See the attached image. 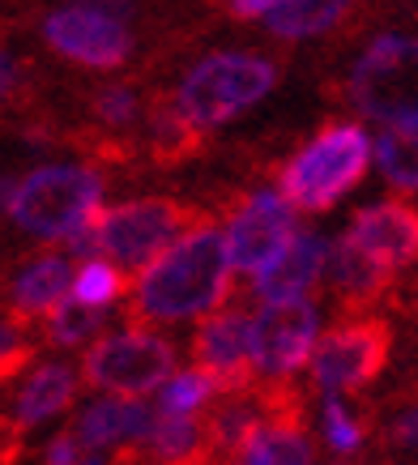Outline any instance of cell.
I'll return each instance as SVG.
<instances>
[{"label": "cell", "mask_w": 418, "mask_h": 465, "mask_svg": "<svg viewBox=\"0 0 418 465\" xmlns=\"http://www.w3.org/2000/svg\"><path fill=\"white\" fill-rule=\"evenodd\" d=\"M231 273L235 265H231L226 231L196 223L154 265L137 273L128 316L141 324H175L209 316L231 291Z\"/></svg>", "instance_id": "cell-1"}, {"label": "cell", "mask_w": 418, "mask_h": 465, "mask_svg": "<svg viewBox=\"0 0 418 465\" xmlns=\"http://www.w3.org/2000/svg\"><path fill=\"white\" fill-rule=\"evenodd\" d=\"M372 163V142L359 124H329L282 167L278 193L294 210H329L363 180Z\"/></svg>", "instance_id": "cell-2"}, {"label": "cell", "mask_w": 418, "mask_h": 465, "mask_svg": "<svg viewBox=\"0 0 418 465\" xmlns=\"http://www.w3.org/2000/svg\"><path fill=\"white\" fill-rule=\"evenodd\" d=\"M103 210V180L90 167H39L14 183V223L47 243H69Z\"/></svg>", "instance_id": "cell-3"}, {"label": "cell", "mask_w": 418, "mask_h": 465, "mask_svg": "<svg viewBox=\"0 0 418 465\" xmlns=\"http://www.w3.org/2000/svg\"><path fill=\"white\" fill-rule=\"evenodd\" d=\"M278 82V64L256 52H218L205 56L180 82V107L196 128H218L261 103Z\"/></svg>", "instance_id": "cell-4"}, {"label": "cell", "mask_w": 418, "mask_h": 465, "mask_svg": "<svg viewBox=\"0 0 418 465\" xmlns=\"http://www.w3.org/2000/svg\"><path fill=\"white\" fill-rule=\"evenodd\" d=\"M350 103L380 124H418V39L380 35L350 69Z\"/></svg>", "instance_id": "cell-5"}, {"label": "cell", "mask_w": 418, "mask_h": 465, "mask_svg": "<svg viewBox=\"0 0 418 465\" xmlns=\"http://www.w3.org/2000/svg\"><path fill=\"white\" fill-rule=\"evenodd\" d=\"M171 371H175L171 341L158 338L145 324H133V329L98 338L85 351L82 381L112 397H145L154 389H163L171 381Z\"/></svg>", "instance_id": "cell-6"}, {"label": "cell", "mask_w": 418, "mask_h": 465, "mask_svg": "<svg viewBox=\"0 0 418 465\" xmlns=\"http://www.w3.org/2000/svg\"><path fill=\"white\" fill-rule=\"evenodd\" d=\"M193 218L196 213L175 201H128V205L98 210V256L128 269H145L184 231H193Z\"/></svg>", "instance_id": "cell-7"}, {"label": "cell", "mask_w": 418, "mask_h": 465, "mask_svg": "<svg viewBox=\"0 0 418 465\" xmlns=\"http://www.w3.org/2000/svg\"><path fill=\"white\" fill-rule=\"evenodd\" d=\"M389 324L350 321L321 333V346L312 354V384L321 393H354L372 384L389 363Z\"/></svg>", "instance_id": "cell-8"}, {"label": "cell", "mask_w": 418, "mask_h": 465, "mask_svg": "<svg viewBox=\"0 0 418 465\" xmlns=\"http://www.w3.org/2000/svg\"><path fill=\"white\" fill-rule=\"evenodd\" d=\"M321 346V312L307 299L265 303L252 316V354L265 381H291L294 371L312 363Z\"/></svg>", "instance_id": "cell-9"}, {"label": "cell", "mask_w": 418, "mask_h": 465, "mask_svg": "<svg viewBox=\"0 0 418 465\" xmlns=\"http://www.w3.org/2000/svg\"><path fill=\"white\" fill-rule=\"evenodd\" d=\"M294 205L282 193H256L231 213L226 223V248L231 265L244 273H265L286 248L294 243Z\"/></svg>", "instance_id": "cell-10"}, {"label": "cell", "mask_w": 418, "mask_h": 465, "mask_svg": "<svg viewBox=\"0 0 418 465\" xmlns=\"http://www.w3.org/2000/svg\"><path fill=\"white\" fill-rule=\"evenodd\" d=\"M43 35L65 60L82 69H120L133 52V35L112 14H98L85 5H69L43 22Z\"/></svg>", "instance_id": "cell-11"}, {"label": "cell", "mask_w": 418, "mask_h": 465, "mask_svg": "<svg viewBox=\"0 0 418 465\" xmlns=\"http://www.w3.org/2000/svg\"><path fill=\"white\" fill-rule=\"evenodd\" d=\"M196 371H205L223 393H239L248 376L256 371V354H252V316L239 312H218L196 329L193 341Z\"/></svg>", "instance_id": "cell-12"}, {"label": "cell", "mask_w": 418, "mask_h": 465, "mask_svg": "<svg viewBox=\"0 0 418 465\" xmlns=\"http://www.w3.org/2000/svg\"><path fill=\"white\" fill-rule=\"evenodd\" d=\"M350 243H359L363 252L372 256L376 265L405 269L418 261V210L405 205V201H380V205H367L350 218L346 231Z\"/></svg>", "instance_id": "cell-13"}, {"label": "cell", "mask_w": 418, "mask_h": 465, "mask_svg": "<svg viewBox=\"0 0 418 465\" xmlns=\"http://www.w3.org/2000/svg\"><path fill=\"white\" fill-rule=\"evenodd\" d=\"M324 261H329V243L321 235H294V243L286 252L265 269V273H256V299H265V303H291V299H307V291L321 282L324 273Z\"/></svg>", "instance_id": "cell-14"}, {"label": "cell", "mask_w": 418, "mask_h": 465, "mask_svg": "<svg viewBox=\"0 0 418 465\" xmlns=\"http://www.w3.org/2000/svg\"><path fill=\"white\" fill-rule=\"evenodd\" d=\"M73 299V269L65 256L47 252V256H35L26 265L14 273L9 282V308L30 321V316H52V312Z\"/></svg>", "instance_id": "cell-15"}, {"label": "cell", "mask_w": 418, "mask_h": 465, "mask_svg": "<svg viewBox=\"0 0 418 465\" xmlns=\"http://www.w3.org/2000/svg\"><path fill=\"white\" fill-rule=\"evenodd\" d=\"M82 381L73 376V367L65 363H43L26 376V384L14 397V423L17 427H39L43 419H52L60 410L73 406Z\"/></svg>", "instance_id": "cell-16"}, {"label": "cell", "mask_w": 418, "mask_h": 465, "mask_svg": "<svg viewBox=\"0 0 418 465\" xmlns=\"http://www.w3.org/2000/svg\"><path fill=\"white\" fill-rule=\"evenodd\" d=\"M324 278H329V286L346 299L350 308H363V303H372V299L384 295V286H389V269L376 265L359 243L337 240V243H329Z\"/></svg>", "instance_id": "cell-17"}, {"label": "cell", "mask_w": 418, "mask_h": 465, "mask_svg": "<svg viewBox=\"0 0 418 465\" xmlns=\"http://www.w3.org/2000/svg\"><path fill=\"white\" fill-rule=\"evenodd\" d=\"M235 457L239 465H312V444L294 419H265Z\"/></svg>", "instance_id": "cell-18"}, {"label": "cell", "mask_w": 418, "mask_h": 465, "mask_svg": "<svg viewBox=\"0 0 418 465\" xmlns=\"http://www.w3.org/2000/svg\"><path fill=\"white\" fill-rule=\"evenodd\" d=\"M205 444H209V427L201 419H180V414H163L154 419V431L145 440L158 465H201L205 461Z\"/></svg>", "instance_id": "cell-19"}, {"label": "cell", "mask_w": 418, "mask_h": 465, "mask_svg": "<svg viewBox=\"0 0 418 465\" xmlns=\"http://www.w3.org/2000/svg\"><path fill=\"white\" fill-rule=\"evenodd\" d=\"M346 5L350 0H282L265 22L278 39H312V35H324L329 26H337Z\"/></svg>", "instance_id": "cell-20"}, {"label": "cell", "mask_w": 418, "mask_h": 465, "mask_svg": "<svg viewBox=\"0 0 418 465\" xmlns=\"http://www.w3.org/2000/svg\"><path fill=\"white\" fill-rule=\"evenodd\" d=\"M376 163H380V175L393 188L418 193V124H393L389 133H380Z\"/></svg>", "instance_id": "cell-21"}, {"label": "cell", "mask_w": 418, "mask_h": 465, "mask_svg": "<svg viewBox=\"0 0 418 465\" xmlns=\"http://www.w3.org/2000/svg\"><path fill=\"white\" fill-rule=\"evenodd\" d=\"M218 393V384L205 371H175L163 389H158V410L163 414H180V419H196L209 406V397Z\"/></svg>", "instance_id": "cell-22"}, {"label": "cell", "mask_w": 418, "mask_h": 465, "mask_svg": "<svg viewBox=\"0 0 418 465\" xmlns=\"http://www.w3.org/2000/svg\"><path fill=\"white\" fill-rule=\"evenodd\" d=\"M120 291H124V273H120V265L107 261V256H90V261L77 269V278H73V299L85 303V308H98V312L107 308V303H115Z\"/></svg>", "instance_id": "cell-23"}, {"label": "cell", "mask_w": 418, "mask_h": 465, "mask_svg": "<svg viewBox=\"0 0 418 465\" xmlns=\"http://www.w3.org/2000/svg\"><path fill=\"white\" fill-rule=\"evenodd\" d=\"M98 329H103V312L85 308L77 299H65V303L47 316V341H56V346H82L85 338H95Z\"/></svg>", "instance_id": "cell-24"}, {"label": "cell", "mask_w": 418, "mask_h": 465, "mask_svg": "<svg viewBox=\"0 0 418 465\" xmlns=\"http://www.w3.org/2000/svg\"><path fill=\"white\" fill-rule=\"evenodd\" d=\"M154 142L163 158H180L196 145V124L184 115V107H158L154 112Z\"/></svg>", "instance_id": "cell-25"}, {"label": "cell", "mask_w": 418, "mask_h": 465, "mask_svg": "<svg viewBox=\"0 0 418 465\" xmlns=\"http://www.w3.org/2000/svg\"><path fill=\"white\" fill-rule=\"evenodd\" d=\"M321 436L329 440L333 452H354L363 444V427L350 419L346 401L337 393H324V401H321Z\"/></svg>", "instance_id": "cell-26"}, {"label": "cell", "mask_w": 418, "mask_h": 465, "mask_svg": "<svg viewBox=\"0 0 418 465\" xmlns=\"http://www.w3.org/2000/svg\"><path fill=\"white\" fill-rule=\"evenodd\" d=\"M137 112H141V103L128 85H107V90H98L95 94V115L107 128H128L133 120H137Z\"/></svg>", "instance_id": "cell-27"}, {"label": "cell", "mask_w": 418, "mask_h": 465, "mask_svg": "<svg viewBox=\"0 0 418 465\" xmlns=\"http://www.w3.org/2000/svg\"><path fill=\"white\" fill-rule=\"evenodd\" d=\"M26 359H30V346L22 338V329L0 321V381H9L17 367H26Z\"/></svg>", "instance_id": "cell-28"}, {"label": "cell", "mask_w": 418, "mask_h": 465, "mask_svg": "<svg viewBox=\"0 0 418 465\" xmlns=\"http://www.w3.org/2000/svg\"><path fill=\"white\" fill-rule=\"evenodd\" d=\"M393 440L402 444V449H414L418 452V406L402 410L397 414V423H393Z\"/></svg>", "instance_id": "cell-29"}, {"label": "cell", "mask_w": 418, "mask_h": 465, "mask_svg": "<svg viewBox=\"0 0 418 465\" xmlns=\"http://www.w3.org/2000/svg\"><path fill=\"white\" fill-rule=\"evenodd\" d=\"M282 0H226V9H231V17H269L274 9H278Z\"/></svg>", "instance_id": "cell-30"}, {"label": "cell", "mask_w": 418, "mask_h": 465, "mask_svg": "<svg viewBox=\"0 0 418 465\" xmlns=\"http://www.w3.org/2000/svg\"><path fill=\"white\" fill-rule=\"evenodd\" d=\"M73 5H85V9H98V14H112V17L133 14V0H73Z\"/></svg>", "instance_id": "cell-31"}, {"label": "cell", "mask_w": 418, "mask_h": 465, "mask_svg": "<svg viewBox=\"0 0 418 465\" xmlns=\"http://www.w3.org/2000/svg\"><path fill=\"white\" fill-rule=\"evenodd\" d=\"M9 90H14V60L0 52V99H5Z\"/></svg>", "instance_id": "cell-32"}, {"label": "cell", "mask_w": 418, "mask_h": 465, "mask_svg": "<svg viewBox=\"0 0 418 465\" xmlns=\"http://www.w3.org/2000/svg\"><path fill=\"white\" fill-rule=\"evenodd\" d=\"M9 205H14V183H9V180H0V213L9 210Z\"/></svg>", "instance_id": "cell-33"}]
</instances>
